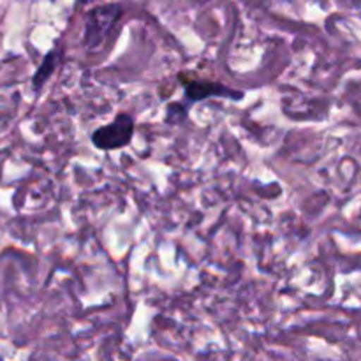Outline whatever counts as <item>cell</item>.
Returning a JSON list of instances; mask_svg holds the SVG:
<instances>
[{"instance_id":"obj_1","label":"cell","mask_w":361,"mask_h":361,"mask_svg":"<svg viewBox=\"0 0 361 361\" xmlns=\"http://www.w3.org/2000/svg\"><path fill=\"white\" fill-rule=\"evenodd\" d=\"M120 16H122V7L116 6V4L92 9L87 14V20H85L83 44L87 46V49L94 51V49L101 48L106 39H108L111 28L120 20Z\"/></svg>"},{"instance_id":"obj_2","label":"cell","mask_w":361,"mask_h":361,"mask_svg":"<svg viewBox=\"0 0 361 361\" xmlns=\"http://www.w3.org/2000/svg\"><path fill=\"white\" fill-rule=\"evenodd\" d=\"M134 118L129 113H118L115 118L106 126L99 127L92 133L90 140L95 148L99 150H116L123 148L130 143L134 136Z\"/></svg>"},{"instance_id":"obj_3","label":"cell","mask_w":361,"mask_h":361,"mask_svg":"<svg viewBox=\"0 0 361 361\" xmlns=\"http://www.w3.org/2000/svg\"><path fill=\"white\" fill-rule=\"evenodd\" d=\"M178 80L183 81V92H185V99L189 102H201L208 97H229L235 101L243 97V92H236L224 85L215 83V81L187 80L182 74L178 76Z\"/></svg>"},{"instance_id":"obj_4","label":"cell","mask_w":361,"mask_h":361,"mask_svg":"<svg viewBox=\"0 0 361 361\" xmlns=\"http://www.w3.org/2000/svg\"><path fill=\"white\" fill-rule=\"evenodd\" d=\"M59 60H60V51L59 49H51V51L48 53V55L44 56V60H42V63L39 66L37 73H35L34 76V88L35 90H39V88L42 87V85L48 81V78L51 76L53 71H55V67L59 66Z\"/></svg>"}]
</instances>
